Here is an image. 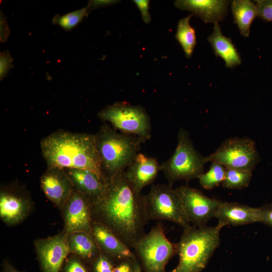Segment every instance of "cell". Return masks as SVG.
<instances>
[{"label":"cell","mask_w":272,"mask_h":272,"mask_svg":"<svg viewBox=\"0 0 272 272\" xmlns=\"http://www.w3.org/2000/svg\"><path fill=\"white\" fill-rule=\"evenodd\" d=\"M94 221L111 230L133 249L145 234L147 219L143 196L126 179L124 171L107 180L103 195L91 204Z\"/></svg>","instance_id":"1"},{"label":"cell","mask_w":272,"mask_h":272,"mask_svg":"<svg viewBox=\"0 0 272 272\" xmlns=\"http://www.w3.org/2000/svg\"><path fill=\"white\" fill-rule=\"evenodd\" d=\"M40 147L48 168L86 170L107 181L102 171L95 134L58 131L42 139Z\"/></svg>","instance_id":"2"},{"label":"cell","mask_w":272,"mask_h":272,"mask_svg":"<svg viewBox=\"0 0 272 272\" xmlns=\"http://www.w3.org/2000/svg\"><path fill=\"white\" fill-rule=\"evenodd\" d=\"M223 226H191L184 229L177 244V266L168 272H201L220 243Z\"/></svg>","instance_id":"3"},{"label":"cell","mask_w":272,"mask_h":272,"mask_svg":"<svg viewBox=\"0 0 272 272\" xmlns=\"http://www.w3.org/2000/svg\"><path fill=\"white\" fill-rule=\"evenodd\" d=\"M95 135L102 171L107 180L125 170L144 143L137 136L115 131L107 124L102 125Z\"/></svg>","instance_id":"4"},{"label":"cell","mask_w":272,"mask_h":272,"mask_svg":"<svg viewBox=\"0 0 272 272\" xmlns=\"http://www.w3.org/2000/svg\"><path fill=\"white\" fill-rule=\"evenodd\" d=\"M207 163L206 157L200 155L194 148L189 133L180 128L177 134L175 150L167 161L159 165L168 182L172 186L179 180L189 181L203 173L204 166Z\"/></svg>","instance_id":"5"},{"label":"cell","mask_w":272,"mask_h":272,"mask_svg":"<svg viewBox=\"0 0 272 272\" xmlns=\"http://www.w3.org/2000/svg\"><path fill=\"white\" fill-rule=\"evenodd\" d=\"M147 219L172 222L183 229L190 227L183 211L180 199L175 189L169 184L153 185L143 196Z\"/></svg>","instance_id":"6"},{"label":"cell","mask_w":272,"mask_h":272,"mask_svg":"<svg viewBox=\"0 0 272 272\" xmlns=\"http://www.w3.org/2000/svg\"><path fill=\"white\" fill-rule=\"evenodd\" d=\"M98 117L120 132L140 138L145 142L151 137L150 118L144 108L127 102H116L101 110Z\"/></svg>","instance_id":"7"},{"label":"cell","mask_w":272,"mask_h":272,"mask_svg":"<svg viewBox=\"0 0 272 272\" xmlns=\"http://www.w3.org/2000/svg\"><path fill=\"white\" fill-rule=\"evenodd\" d=\"M133 249L146 272H165L167 263L177 253V244L167 238L159 223L143 235Z\"/></svg>","instance_id":"8"},{"label":"cell","mask_w":272,"mask_h":272,"mask_svg":"<svg viewBox=\"0 0 272 272\" xmlns=\"http://www.w3.org/2000/svg\"><path fill=\"white\" fill-rule=\"evenodd\" d=\"M207 162H216L226 168L251 171L260 161L254 142L247 138H232L225 141L212 154Z\"/></svg>","instance_id":"9"},{"label":"cell","mask_w":272,"mask_h":272,"mask_svg":"<svg viewBox=\"0 0 272 272\" xmlns=\"http://www.w3.org/2000/svg\"><path fill=\"white\" fill-rule=\"evenodd\" d=\"M177 193L185 216L193 226H206L216 212L221 200L209 197L198 189L187 185L175 189Z\"/></svg>","instance_id":"10"},{"label":"cell","mask_w":272,"mask_h":272,"mask_svg":"<svg viewBox=\"0 0 272 272\" xmlns=\"http://www.w3.org/2000/svg\"><path fill=\"white\" fill-rule=\"evenodd\" d=\"M35 246L42 272H59L70 252L68 238L64 234L37 240Z\"/></svg>","instance_id":"11"},{"label":"cell","mask_w":272,"mask_h":272,"mask_svg":"<svg viewBox=\"0 0 272 272\" xmlns=\"http://www.w3.org/2000/svg\"><path fill=\"white\" fill-rule=\"evenodd\" d=\"M91 202L77 190H73L65 203V227L67 234L86 232L91 234Z\"/></svg>","instance_id":"12"},{"label":"cell","mask_w":272,"mask_h":272,"mask_svg":"<svg viewBox=\"0 0 272 272\" xmlns=\"http://www.w3.org/2000/svg\"><path fill=\"white\" fill-rule=\"evenodd\" d=\"M46 196L58 207L65 205L73 190V185L63 170L48 168L40 179Z\"/></svg>","instance_id":"13"},{"label":"cell","mask_w":272,"mask_h":272,"mask_svg":"<svg viewBox=\"0 0 272 272\" xmlns=\"http://www.w3.org/2000/svg\"><path fill=\"white\" fill-rule=\"evenodd\" d=\"M215 218L223 227L240 226L261 222L262 212L261 208H252L238 202L221 201Z\"/></svg>","instance_id":"14"},{"label":"cell","mask_w":272,"mask_h":272,"mask_svg":"<svg viewBox=\"0 0 272 272\" xmlns=\"http://www.w3.org/2000/svg\"><path fill=\"white\" fill-rule=\"evenodd\" d=\"M159 165L157 160L139 153L124 171L125 176L134 189L139 193L154 182L158 175Z\"/></svg>","instance_id":"15"},{"label":"cell","mask_w":272,"mask_h":272,"mask_svg":"<svg viewBox=\"0 0 272 272\" xmlns=\"http://www.w3.org/2000/svg\"><path fill=\"white\" fill-rule=\"evenodd\" d=\"M91 235L100 250L109 256L121 260L136 259L131 249L104 225L93 221Z\"/></svg>","instance_id":"16"},{"label":"cell","mask_w":272,"mask_h":272,"mask_svg":"<svg viewBox=\"0 0 272 272\" xmlns=\"http://www.w3.org/2000/svg\"><path fill=\"white\" fill-rule=\"evenodd\" d=\"M231 2L225 0H178L175 6L200 17L205 23H218L228 12Z\"/></svg>","instance_id":"17"},{"label":"cell","mask_w":272,"mask_h":272,"mask_svg":"<svg viewBox=\"0 0 272 272\" xmlns=\"http://www.w3.org/2000/svg\"><path fill=\"white\" fill-rule=\"evenodd\" d=\"M76 190L94 202L104 193L107 184L95 173L86 170H63Z\"/></svg>","instance_id":"18"},{"label":"cell","mask_w":272,"mask_h":272,"mask_svg":"<svg viewBox=\"0 0 272 272\" xmlns=\"http://www.w3.org/2000/svg\"><path fill=\"white\" fill-rule=\"evenodd\" d=\"M29 202L16 194L2 191L0 194V217L9 225L21 222L30 209Z\"/></svg>","instance_id":"19"},{"label":"cell","mask_w":272,"mask_h":272,"mask_svg":"<svg viewBox=\"0 0 272 272\" xmlns=\"http://www.w3.org/2000/svg\"><path fill=\"white\" fill-rule=\"evenodd\" d=\"M208 40L216 56H220L224 60L226 67L233 68L241 64L242 60L239 53L231 39L224 36L218 23H214L213 31Z\"/></svg>","instance_id":"20"},{"label":"cell","mask_w":272,"mask_h":272,"mask_svg":"<svg viewBox=\"0 0 272 272\" xmlns=\"http://www.w3.org/2000/svg\"><path fill=\"white\" fill-rule=\"evenodd\" d=\"M231 10L241 35L248 37L251 25L257 16L255 4L249 0H235L232 2Z\"/></svg>","instance_id":"21"},{"label":"cell","mask_w":272,"mask_h":272,"mask_svg":"<svg viewBox=\"0 0 272 272\" xmlns=\"http://www.w3.org/2000/svg\"><path fill=\"white\" fill-rule=\"evenodd\" d=\"M68 241L70 252L86 259H92L98 255L100 250L92 235L86 232L69 234Z\"/></svg>","instance_id":"22"},{"label":"cell","mask_w":272,"mask_h":272,"mask_svg":"<svg viewBox=\"0 0 272 272\" xmlns=\"http://www.w3.org/2000/svg\"><path fill=\"white\" fill-rule=\"evenodd\" d=\"M192 16V14L189 15L179 21L175 35L187 58L191 57L196 43L195 30L189 23Z\"/></svg>","instance_id":"23"},{"label":"cell","mask_w":272,"mask_h":272,"mask_svg":"<svg viewBox=\"0 0 272 272\" xmlns=\"http://www.w3.org/2000/svg\"><path fill=\"white\" fill-rule=\"evenodd\" d=\"M226 168L220 164L212 162L209 170L198 179L200 185L206 189H212L221 184L225 176Z\"/></svg>","instance_id":"24"},{"label":"cell","mask_w":272,"mask_h":272,"mask_svg":"<svg viewBox=\"0 0 272 272\" xmlns=\"http://www.w3.org/2000/svg\"><path fill=\"white\" fill-rule=\"evenodd\" d=\"M252 177V172L226 168L223 187L228 189H242L248 186Z\"/></svg>","instance_id":"25"},{"label":"cell","mask_w":272,"mask_h":272,"mask_svg":"<svg viewBox=\"0 0 272 272\" xmlns=\"http://www.w3.org/2000/svg\"><path fill=\"white\" fill-rule=\"evenodd\" d=\"M88 14V9L86 7L62 16L56 15L53 18L52 22L64 30L70 31L77 26Z\"/></svg>","instance_id":"26"},{"label":"cell","mask_w":272,"mask_h":272,"mask_svg":"<svg viewBox=\"0 0 272 272\" xmlns=\"http://www.w3.org/2000/svg\"><path fill=\"white\" fill-rule=\"evenodd\" d=\"M109 257L103 252H100L95 259L94 272H113L114 265Z\"/></svg>","instance_id":"27"},{"label":"cell","mask_w":272,"mask_h":272,"mask_svg":"<svg viewBox=\"0 0 272 272\" xmlns=\"http://www.w3.org/2000/svg\"><path fill=\"white\" fill-rule=\"evenodd\" d=\"M254 4L257 16L263 20L272 22V0H257Z\"/></svg>","instance_id":"28"},{"label":"cell","mask_w":272,"mask_h":272,"mask_svg":"<svg viewBox=\"0 0 272 272\" xmlns=\"http://www.w3.org/2000/svg\"><path fill=\"white\" fill-rule=\"evenodd\" d=\"M13 58L9 51L1 53L0 55V78L3 80L9 72L12 66Z\"/></svg>","instance_id":"29"},{"label":"cell","mask_w":272,"mask_h":272,"mask_svg":"<svg viewBox=\"0 0 272 272\" xmlns=\"http://www.w3.org/2000/svg\"><path fill=\"white\" fill-rule=\"evenodd\" d=\"M64 272H88L84 265L78 259L72 258L66 263Z\"/></svg>","instance_id":"30"},{"label":"cell","mask_w":272,"mask_h":272,"mask_svg":"<svg viewBox=\"0 0 272 272\" xmlns=\"http://www.w3.org/2000/svg\"><path fill=\"white\" fill-rule=\"evenodd\" d=\"M133 2L140 11L144 22L146 23H150L151 21V16L149 11L150 1L135 0Z\"/></svg>","instance_id":"31"},{"label":"cell","mask_w":272,"mask_h":272,"mask_svg":"<svg viewBox=\"0 0 272 272\" xmlns=\"http://www.w3.org/2000/svg\"><path fill=\"white\" fill-rule=\"evenodd\" d=\"M136 259H127L121 260L114 267L113 272H134V262Z\"/></svg>","instance_id":"32"},{"label":"cell","mask_w":272,"mask_h":272,"mask_svg":"<svg viewBox=\"0 0 272 272\" xmlns=\"http://www.w3.org/2000/svg\"><path fill=\"white\" fill-rule=\"evenodd\" d=\"M261 223L272 227V203L261 207Z\"/></svg>","instance_id":"33"},{"label":"cell","mask_w":272,"mask_h":272,"mask_svg":"<svg viewBox=\"0 0 272 272\" xmlns=\"http://www.w3.org/2000/svg\"><path fill=\"white\" fill-rule=\"evenodd\" d=\"M116 2L118 1L111 0H98L89 1L88 5L87 6L89 13L90 12V11L91 10H92L101 7L110 5L115 4Z\"/></svg>","instance_id":"34"},{"label":"cell","mask_w":272,"mask_h":272,"mask_svg":"<svg viewBox=\"0 0 272 272\" xmlns=\"http://www.w3.org/2000/svg\"><path fill=\"white\" fill-rule=\"evenodd\" d=\"M4 272H21L17 270L14 266L7 261H5L3 264Z\"/></svg>","instance_id":"35"},{"label":"cell","mask_w":272,"mask_h":272,"mask_svg":"<svg viewBox=\"0 0 272 272\" xmlns=\"http://www.w3.org/2000/svg\"><path fill=\"white\" fill-rule=\"evenodd\" d=\"M134 272H142L141 266L136 260L134 262Z\"/></svg>","instance_id":"36"}]
</instances>
